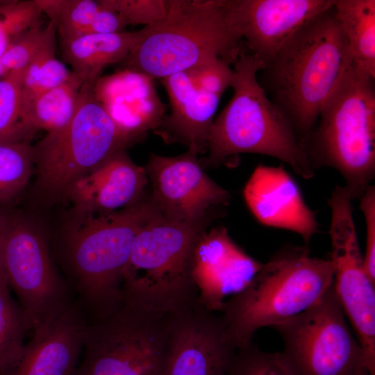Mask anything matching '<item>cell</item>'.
Returning <instances> with one entry per match:
<instances>
[{
  "mask_svg": "<svg viewBox=\"0 0 375 375\" xmlns=\"http://www.w3.org/2000/svg\"><path fill=\"white\" fill-rule=\"evenodd\" d=\"M351 60L333 6L297 31L259 71L260 85L291 122L303 146Z\"/></svg>",
  "mask_w": 375,
  "mask_h": 375,
  "instance_id": "6da1fadb",
  "label": "cell"
},
{
  "mask_svg": "<svg viewBox=\"0 0 375 375\" xmlns=\"http://www.w3.org/2000/svg\"><path fill=\"white\" fill-rule=\"evenodd\" d=\"M160 214L151 194L110 212H75L65 232L64 252L71 288L88 322L121 308L123 274L135 236Z\"/></svg>",
  "mask_w": 375,
  "mask_h": 375,
  "instance_id": "7a4b0ae2",
  "label": "cell"
},
{
  "mask_svg": "<svg viewBox=\"0 0 375 375\" xmlns=\"http://www.w3.org/2000/svg\"><path fill=\"white\" fill-rule=\"evenodd\" d=\"M244 48L231 0H168L165 16L136 31L121 64L162 79L215 59L233 64Z\"/></svg>",
  "mask_w": 375,
  "mask_h": 375,
  "instance_id": "3957f363",
  "label": "cell"
},
{
  "mask_svg": "<svg viewBox=\"0 0 375 375\" xmlns=\"http://www.w3.org/2000/svg\"><path fill=\"white\" fill-rule=\"evenodd\" d=\"M262 63L243 49L233 63V94L210 130L203 167H217L241 153H259L288 164L305 179L315 175L307 153L289 119L258 82Z\"/></svg>",
  "mask_w": 375,
  "mask_h": 375,
  "instance_id": "277c9868",
  "label": "cell"
},
{
  "mask_svg": "<svg viewBox=\"0 0 375 375\" xmlns=\"http://www.w3.org/2000/svg\"><path fill=\"white\" fill-rule=\"evenodd\" d=\"M333 282L329 258L312 256L306 246L287 245L263 263L247 287L223 303L219 317L226 335L237 349L245 348L258 329L305 311Z\"/></svg>",
  "mask_w": 375,
  "mask_h": 375,
  "instance_id": "5b68a950",
  "label": "cell"
},
{
  "mask_svg": "<svg viewBox=\"0 0 375 375\" xmlns=\"http://www.w3.org/2000/svg\"><path fill=\"white\" fill-rule=\"evenodd\" d=\"M210 220L185 223L160 214L144 225L124 271L122 306L165 317L196 304L192 257Z\"/></svg>",
  "mask_w": 375,
  "mask_h": 375,
  "instance_id": "8992f818",
  "label": "cell"
},
{
  "mask_svg": "<svg viewBox=\"0 0 375 375\" xmlns=\"http://www.w3.org/2000/svg\"><path fill=\"white\" fill-rule=\"evenodd\" d=\"M374 78L352 60L319 112L303 146L315 170H337L353 200L375 177Z\"/></svg>",
  "mask_w": 375,
  "mask_h": 375,
  "instance_id": "52a82bcc",
  "label": "cell"
},
{
  "mask_svg": "<svg viewBox=\"0 0 375 375\" xmlns=\"http://www.w3.org/2000/svg\"><path fill=\"white\" fill-rule=\"evenodd\" d=\"M95 82L83 83L71 121L33 146L38 185L51 198H65L78 178L132 144L96 98Z\"/></svg>",
  "mask_w": 375,
  "mask_h": 375,
  "instance_id": "ba28073f",
  "label": "cell"
},
{
  "mask_svg": "<svg viewBox=\"0 0 375 375\" xmlns=\"http://www.w3.org/2000/svg\"><path fill=\"white\" fill-rule=\"evenodd\" d=\"M167 344V316L122 305L88 322L83 358L74 375H163Z\"/></svg>",
  "mask_w": 375,
  "mask_h": 375,
  "instance_id": "9c48e42d",
  "label": "cell"
},
{
  "mask_svg": "<svg viewBox=\"0 0 375 375\" xmlns=\"http://www.w3.org/2000/svg\"><path fill=\"white\" fill-rule=\"evenodd\" d=\"M333 282L312 306L273 328L296 375H359L365 353L350 331Z\"/></svg>",
  "mask_w": 375,
  "mask_h": 375,
  "instance_id": "30bf717a",
  "label": "cell"
},
{
  "mask_svg": "<svg viewBox=\"0 0 375 375\" xmlns=\"http://www.w3.org/2000/svg\"><path fill=\"white\" fill-rule=\"evenodd\" d=\"M2 256L9 287L18 298L28 331L50 322L74 302L43 235L29 222L8 220Z\"/></svg>",
  "mask_w": 375,
  "mask_h": 375,
  "instance_id": "8fae6325",
  "label": "cell"
},
{
  "mask_svg": "<svg viewBox=\"0 0 375 375\" xmlns=\"http://www.w3.org/2000/svg\"><path fill=\"white\" fill-rule=\"evenodd\" d=\"M352 198L343 185L332 191L328 203L333 285L365 353L367 369L375 375V283L366 272L353 216Z\"/></svg>",
  "mask_w": 375,
  "mask_h": 375,
  "instance_id": "7c38bea8",
  "label": "cell"
},
{
  "mask_svg": "<svg viewBox=\"0 0 375 375\" xmlns=\"http://www.w3.org/2000/svg\"><path fill=\"white\" fill-rule=\"evenodd\" d=\"M233 74L230 64L215 59L162 78L171 113L163 118L159 134L197 156L206 151L215 111Z\"/></svg>",
  "mask_w": 375,
  "mask_h": 375,
  "instance_id": "4fadbf2b",
  "label": "cell"
},
{
  "mask_svg": "<svg viewBox=\"0 0 375 375\" xmlns=\"http://www.w3.org/2000/svg\"><path fill=\"white\" fill-rule=\"evenodd\" d=\"M151 196L161 215L170 220L196 223L210 219L211 209L226 206L229 192L204 172L197 156L150 154L144 167Z\"/></svg>",
  "mask_w": 375,
  "mask_h": 375,
  "instance_id": "5bb4252c",
  "label": "cell"
},
{
  "mask_svg": "<svg viewBox=\"0 0 375 375\" xmlns=\"http://www.w3.org/2000/svg\"><path fill=\"white\" fill-rule=\"evenodd\" d=\"M163 375H226L236 348L219 317L198 302L167 316Z\"/></svg>",
  "mask_w": 375,
  "mask_h": 375,
  "instance_id": "9a60e30c",
  "label": "cell"
},
{
  "mask_svg": "<svg viewBox=\"0 0 375 375\" xmlns=\"http://www.w3.org/2000/svg\"><path fill=\"white\" fill-rule=\"evenodd\" d=\"M262 265L233 241L226 228L206 230L197 242L192 262L198 303L210 311H219L225 299L247 287Z\"/></svg>",
  "mask_w": 375,
  "mask_h": 375,
  "instance_id": "2e32d148",
  "label": "cell"
},
{
  "mask_svg": "<svg viewBox=\"0 0 375 375\" xmlns=\"http://www.w3.org/2000/svg\"><path fill=\"white\" fill-rule=\"evenodd\" d=\"M333 4L334 0H231L244 45L263 66L297 31Z\"/></svg>",
  "mask_w": 375,
  "mask_h": 375,
  "instance_id": "e0dca14e",
  "label": "cell"
},
{
  "mask_svg": "<svg viewBox=\"0 0 375 375\" xmlns=\"http://www.w3.org/2000/svg\"><path fill=\"white\" fill-rule=\"evenodd\" d=\"M243 196L253 215L265 226L296 233L306 244L318 231L315 213L282 166L258 165L244 186Z\"/></svg>",
  "mask_w": 375,
  "mask_h": 375,
  "instance_id": "ac0fdd59",
  "label": "cell"
},
{
  "mask_svg": "<svg viewBox=\"0 0 375 375\" xmlns=\"http://www.w3.org/2000/svg\"><path fill=\"white\" fill-rule=\"evenodd\" d=\"M88 321L78 303L33 332L17 365L4 375H74Z\"/></svg>",
  "mask_w": 375,
  "mask_h": 375,
  "instance_id": "d6986e66",
  "label": "cell"
},
{
  "mask_svg": "<svg viewBox=\"0 0 375 375\" xmlns=\"http://www.w3.org/2000/svg\"><path fill=\"white\" fill-rule=\"evenodd\" d=\"M148 181L144 167L120 150L78 178L65 198L76 212H110L139 201Z\"/></svg>",
  "mask_w": 375,
  "mask_h": 375,
  "instance_id": "ffe728a7",
  "label": "cell"
},
{
  "mask_svg": "<svg viewBox=\"0 0 375 375\" xmlns=\"http://www.w3.org/2000/svg\"><path fill=\"white\" fill-rule=\"evenodd\" d=\"M153 79L122 69L101 76L94 92L121 134L131 144L151 129L158 128L163 117V106L152 85Z\"/></svg>",
  "mask_w": 375,
  "mask_h": 375,
  "instance_id": "44dd1931",
  "label": "cell"
},
{
  "mask_svg": "<svg viewBox=\"0 0 375 375\" xmlns=\"http://www.w3.org/2000/svg\"><path fill=\"white\" fill-rule=\"evenodd\" d=\"M136 31L90 34L60 44L62 56L73 73L85 81H95L103 69L122 62L129 53Z\"/></svg>",
  "mask_w": 375,
  "mask_h": 375,
  "instance_id": "7402d4cb",
  "label": "cell"
},
{
  "mask_svg": "<svg viewBox=\"0 0 375 375\" xmlns=\"http://www.w3.org/2000/svg\"><path fill=\"white\" fill-rule=\"evenodd\" d=\"M43 14L57 23L60 44L76 38L124 31L126 24L99 0H36Z\"/></svg>",
  "mask_w": 375,
  "mask_h": 375,
  "instance_id": "603a6c76",
  "label": "cell"
},
{
  "mask_svg": "<svg viewBox=\"0 0 375 375\" xmlns=\"http://www.w3.org/2000/svg\"><path fill=\"white\" fill-rule=\"evenodd\" d=\"M352 62L375 77V1L334 0Z\"/></svg>",
  "mask_w": 375,
  "mask_h": 375,
  "instance_id": "cb8c5ba5",
  "label": "cell"
},
{
  "mask_svg": "<svg viewBox=\"0 0 375 375\" xmlns=\"http://www.w3.org/2000/svg\"><path fill=\"white\" fill-rule=\"evenodd\" d=\"M83 81L73 76L35 99L23 112L21 120L29 131L44 130L47 133L65 127L76 110Z\"/></svg>",
  "mask_w": 375,
  "mask_h": 375,
  "instance_id": "d4e9b609",
  "label": "cell"
},
{
  "mask_svg": "<svg viewBox=\"0 0 375 375\" xmlns=\"http://www.w3.org/2000/svg\"><path fill=\"white\" fill-rule=\"evenodd\" d=\"M6 274L0 275V375L19 362L28 329L22 311L10 292Z\"/></svg>",
  "mask_w": 375,
  "mask_h": 375,
  "instance_id": "484cf974",
  "label": "cell"
},
{
  "mask_svg": "<svg viewBox=\"0 0 375 375\" xmlns=\"http://www.w3.org/2000/svg\"><path fill=\"white\" fill-rule=\"evenodd\" d=\"M56 51L53 48L42 53L23 69L21 116L35 99L73 76V72L56 58Z\"/></svg>",
  "mask_w": 375,
  "mask_h": 375,
  "instance_id": "4316f807",
  "label": "cell"
},
{
  "mask_svg": "<svg viewBox=\"0 0 375 375\" xmlns=\"http://www.w3.org/2000/svg\"><path fill=\"white\" fill-rule=\"evenodd\" d=\"M34 166L31 141L0 142V201L14 198L26 187Z\"/></svg>",
  "mask_w": 375,
  "mask_h": 375,
  "instance_id": "83f0119b",
  "label": "cell"
},
{
  "mask_svg": "<svg viewBox=\"0 0 375 375\" xmlns=\"http://www.w3.org/2000/svg\"><path fill=\"white\" fill-rule=\"evenodd\" d=\"M23 69L0 78V142L31 141L35 133L21 120V81Z\"/></svg>",
  "mask_w": 375,
  "mask_h": 375,
  "instance_id": "f1b7e54d",
  "label": "cell"
},
{
  "mask_svg": "<svg viewBox=\"0 0 375 375\" xmlns=\"http://www.w3.org/2000/svg\"><path fill=\"white\" fill-rule=\"evenodd\" d=\"M56 20H49L46 26H37L22 34L0 58V66L5 75L23 69L42 53L56 48Z\"/></svg>",
  "mask_w": 375,
  "mask_h": 375,
  "instance_id": "f546056e",
  "label": "cell"
},
{
  "mask_svg": "<svg viewBox=\"0 0 375 375\" xmlns=\"http://www.w3.org/2000/svg\"><path fill=\"white\" fill-rule=\"evenodd\" d=\"M36 0H6L0 5V58L22 34L41 24Z\"/></svg>",
  "mask_w": 375,
  "mask_h": 375,
  "instance_id": "4dcf8cb0",
  "label": "cell"
},
{
  "mask_svg": "<svg viewBox=\"0 0 375 375\" xmlns=\"http://www.w3.org/2000/svg\"><path fill=\"white\" fill-rule=\"evenodd\" d=\"M226 375H296L281 353H269L256 345L236 349L227 369Z\"/></svg>",
  "mask_w": 375,
  "mask_h": 375,
  "instance_id": "1f68e13d",
  "label": "cell"
},
{
  "mask_svg": "<svg viewBox=\"0 0 375 375\" xmlns=\"http://www.w3.org/2000/svg\"><path fill=\"white\" fill-rule=\"evenodd\" d=\"M106 8L117 13L126 26L153 24L168 9V0H99Z\"/></svg>",
  "mask_w": 375,
  "mask_h": 375,
  "instance_id": "d6a6232c",
  "label": "cell"
},
{
  "mask_svg": "<svg viewBox=\"0 0 375 375\" xmlns=\"http://www.w3.org/2000/svg\"><path fill=\"white\" fill-rule=\"evenodd\" d=\"M366 227L364 265L368 276L375 283V187L370 185L359 198Z\"/></svg>",
  "mask_w": 375,
  "mask_h": 375,
  "instance_id": "836d02e7",
  "label": "cell"
},
{
  "mask_svg": "<svg viewBox=\"0 0 375 375\" xmlns=\"http://www.w3.org/2000/svg\"><path fill=\"white\" fill-rule=\"evenodd\" d=\"M7 223L8 220L0 215V275L5 273L3 266L2 247Z\"/></svg>",
  "mask_w": 375,
  "mask_h": 375,
  "instance_id": "e575fe53",
  "label": "cell"
},
{
  "mask_svg": "<svg viewBox=\"0 0 375 375\" xmlns=\"http://www.w3.org/2000/svg\"><path fill=\"white\" fill-rule=\"evenodd\" d=\"M359 375H370V374L368 372V371H364L361 374H360Z\"/></svg>",
  "mask_w": 375,
  "mask_h": 375,
  "instance_id": "d590c367",
  "label": "cell"
}]
</instances>
